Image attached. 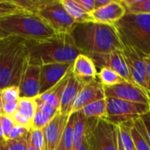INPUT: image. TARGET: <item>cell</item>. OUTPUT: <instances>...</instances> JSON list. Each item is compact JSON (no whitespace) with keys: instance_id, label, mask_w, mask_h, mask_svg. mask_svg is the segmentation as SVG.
Instances as JSON below:
<instances>
[{"instance_id":"obj_1","label":"cell","mask_w":150,"mask_h":150,"mask_svg":"<svg viewBox=\"0 0 150 150\" xmlns=\"http://www.w3.org/2000/svg\"><path fill=\"white\" fill-rule=\"evenodd\" d=\"M81 54L88 56L123 48L114 25L97 22L76 24L70 33Z\"/></svg>"},{"instance_id":"obj_2","label":"cell","mask_w":150,"mask_h":150,"mask_svg":"<svg viewBox=\"0 0 150 150\" xmlns=\"http://www.w3.org/2000/svg\"><path fill=\"white\" fill-rule=\"evenodd\" d=\"M29 63L44 65L49 63L73 64L81 54L70 33H55L52 37L26 40Z\"/></svg>"},{"instance_id":"obj_3","label":"cell","mask_w":150,"mask_h":150,"mask_svg":"<svg viewBox=\"0 0 150 150\" xmlns=\"http://www.w3.org/2000/svg\"><path fill=\"white\" fill-rule=\"evenodd\" d=\"M29 63L26 40L13 35L0 37V91L18 86Z\"/></svg>"},{"instance_id":"obj_4","label":"cell","mask_w":150,"mask_h":150,"mask_svg":"<svg viewBox=\"0 0 150 150\" xmlns=\"http://www.w3.org/2000/svg\"><path fill=\"white\" fill-rule=\"evenodd\" d=\"M114 26L123 46L150 56V14L126 13Z\"/></svg>"},{"instance_id":"obj_5","label":"cell","mask_w":150,"mask_h":150,"mask_svg":"<svg viewBox=\"0 0 150 150\" xmlns=\"http://www.w3.org/2000/svg\"><path fill=\"white\" fill-rule=\"evenodd\" d=\"M0 31L4 35H13L25 40H43L55 34L38 14L25 11L0 18Z\"/></svg>"},{"instance_id":"obj_6","label":"cell","mask_w":150,"mask_h":150,"mask_svg":"<svg viewBox=\"0 0 150 150\" xmlns=\"http://www.w3.org/2000/svg\"><path fill=\"white\" fill-rule=\"evenodd\" d=\"M106 120L119 126L127 121H134L150 112V105L125 101L118 98H106Z\"/></svg>"},{"instance_id":"obj_7","label":"cell","mask_w":150,"mask_h":150,"mask_svg":"<svg viewBox=\"0 0 150 150\" xmlns=\"http://www.w3.org/2000/svg\"><path fill=\"white\" fill-rule=\"evenodd\" d=\"M55 33H70L76 25L61 0H47L37 13Z\"/></svg>"},{"instance_id":"obj_8","label":"cell","mask_w":150,"mask_h":150,"mask_svg":"<svg viewBox=\"0 0 150 150\" xmlns=\"http://www.w3.org/2000/svg\"><path fill=\"white\" fill-rule=\"evenodd\" d=\"M90 150H119V129L106 120H98L88 137Z\"/></svg>"},{"instance_id":"obj_9","label":"cell","mask_w":150,"mask_h":150,"mask_svg":"<svg viewBox=\"0 0 150 150\" xmlns=\"http://www.w3.org/2000/svg\"><path fill=\"white\" fill-rule=\"evenodd\" d=\"M106 98H118L125 101L150 105V97L147 91L137 84L124 81L112 87H104Z\"/></svg>"},{"instance_id":"obj_10","label":"cell","mask_w":150,"mask_h":150,"mask_svg":"<svg viewBox=\"0 0 150 150\" xmlns=\"http://www.w3.org/2000/svg\"><path fill=\"white\" fill-rule=\"evenodd\" d=\"M90 57L94 62L98 71L103 68H108L117 72L126 81L134 83L122 49L115 50L107 54H91L90 55Z\"/></svg>"},{"instance_id":"obj_11","label":"cell","mask_w":150,"mask_h":150,"mask_svg":"<svg viewBox=\"0 0 150 150\" xmlns=\"http://www.w3.org/2000/svg\"><path fill=\"white\" fill-rule=\"evenodd\" d=\"M122 52L125 56L134 83L138 86H140L141 88H142L149 94L146 58L141 55L134 48L127 46H123Z\"/></svg>"},{"instance_id":"obj_12","label":"cell","mask_w":150,"mask_h":150,"mask_svg":"<svg viewBox=\"0 0 150 150\" xmlns=\"http://www.w3.org/2000/svg\"><path fill=\"white\" fill-rule=\"evenodd\" d=\"M69 63H49L40 66V95L57 84L72 69ZM39 95V96H40Z\"/></svg>"},{"instance_id":"obj_13","label":"cell","mask_w":150,"mask_h":150,"mask_svg":"<svg viewBox=\"0 0 150 150\" xmlns=\"http://www.w3.org/2000/svg\"><path fill=\"white\" fill-rule=\"evenodd\" d=\"M105 98V95L104 86L97 77L96 79L84 84L79 91L74 101L71 113L80 112L86 105Z\"/></svg>"},{"instance_id":"obj_14","label":"cell","mask_w":150,"mask_h":150,"mask_svg":"<svg viewBox=\"0 0 150 150\" xmlns=\"http://www.w3.org/2000/svg\"><path fill=\"white\" fill-rule=\"evenodd\" d=\"M40 66L28 63L20 80V98H36L40 95Z\"/></svg>"},{"instance_id":"obj_15","label":"cell","mask_w":150,"mask_h":150,"mask_svg":"<svg viewBox=\"0 0 150 150\" xmlns=\"http://www.w3.org/2000/svg\"><path fill=\"white\" fill-rule=\"evenodd\" d=\"M69 115L58 113L48 125L42 129L45 150H56L62 142V137Z\"/></svg>"},{"instance_id":"obj_16","label":"cell","mask_w":150,"mask_h":150,"mask_svg":"<svg viewBox=\"0 0 150 150\" xmlns=\"http://www.w3.org/2000/svg\"><path fill=\"white\" fill-rule=\"evenodd\" d=\"M125 14L126 9L121 1L112 0L107 5L93 11L91 16L93 22L114 25Z\"/></svg>"},{"instance_id":"obj_17","label":"cell","mask_w":150,"mask_h":150,"mask_svg":"<svg viewBox=\"0 0 150 150\" xmlns=\"http://www.w3.org/2000/svg\"><path fill=\"white\" fill-rule=\"evenodd\" d=\"M72 74L83 84L90 83L98 76L97 67L92 59L83 54H80L72 65Z\"/></svg>"},{"instance_id":"obj_18","label":"cell","mask_w":150,"mask_h":150,"mask_svg":"<svg viewBox=\"0 0 150 150\" xmlns=\"http://www.w3.org/2000/svg\"><path fill=\"white\" fill-rule=\"evenodd\" d=\"M83 83H81L78 79H76L71 70V75L69 76V82L65 87V90L63 91L62 100H61V105L59 113L63 115H70L72 111V106L74 104V101L79 93V91L83 87Z\"/></svg>"},{"instance_id":"obj_19","label":"cell","mask_w":150,"mask_h":150,"mask_svg":"<svg viewBox=\"0 0 150 150\" xmlns=\"http://www.w3.org/2000/svg\"><path fill=\"white\" fill-rule=\"evenodd\" d=\"M70 75H71V70L57 84H55L54 87H52L47 92L40 95L37 98L39 99H40V100H42V101L51 105L52 106L55 107L56 109L60 110L62 97L63 91L65 90V87H66V85H67V83L69 82Z\"/></svg>"},{"instance_id":"obj_20","label":"cell","mask_w":150,"mask_h":150,"mask_svg":"<svg viewBox=\"0 0 150 150\" xmlns=\"http://www.w3.org/2000/svg\"><path fill=\"white\" fill-rule=\"evenodd\" d=\"M61 2L76 24L92 21L91 13L86 11L76 0H61Z\"/></svg>"},{"instance_id":"obj_21","label":"cell","mask_w":150,"mask_h":150,"mask_svg":"<svg viewBox=\"0 0 150 150\" xmlns=\"http://www.w3.org/2000/svg\"><path fill=\"white\" fill-rule=\"evenodd\" d=\"M132 137L136 150H150L149 140L147 136L146 129L141 118L134 122V127L132 128Z\"/></svg>"},{"instance_id":"obj_22","label":"cell","mask_w":150,"mask_h":150,"mask_svg":"<svg viewBox=\"0 0 150 150\" xmlns=\"http://www.w3.org/2000/svg\"><path fill=\"white\" fill-rule=\"evenodd\" d=\"M87 118H96L105 120L107 115V100L106 98L97 100L80 111Z\"/></svg>"},{"instance_id":"obj_23","label":"cell","mask_w":150,"mask_h":150,"mask_svg":"<svg viewBox=\"0 0 150 150\" xmlns=\"http://www.w3.org/2000/svg\"><path fill=\"white\" fill-rule=\"evenodd\" d=\"M134 121H127L118 126L119 129V138L120 139L125 150H136L133 137H132V128L134 127Z\"/></svg>"},{"instance_id":"obj_24","label":"cell","mask_w":150,"mask_h":150,"mask_svg":"<svg viewBox=\"0 0 150 150\" xmlns=\"http://www.w3.org/2000/svg\"><path fill=\"white\" fill-rule=\"evenodd\" d=\"M97 77L104 87H112L126 81L117 72L108 68H103L99 69L98 71Z\"/></svg>"},{"instance_id":"obj_25","label":"cell","mask_w":150,"mask_h":150,"mask_svg":"<svg viewBox=\"0 0 150 150\" xmlns=\"http://www.w3.org/2000/svg\"><path fill=\"white\" fill-rule=\"evenodd\" d=\"M126 13L150 14V0H122Z\"/></svg>"},{"instance_id":"obj_26","label":"cell","mask_w":150,"mask_h":150,"mask_svg":"<svg viewBox=\"0 0 150 150\" xmlns=\"http://www.w3.org/2000/svg\"><path fill=\"white\" fill-rule=\"evenodd\" d=\"M76 119V112L69 115V120L65 127V129L62 137V145L65 150H73V140H74V127Z\"/></svg>"},{"instance_id":"obj_27","label":"cell","mask_w":150,"mask_h":150,"mask_svg":"<svg viewBox=\"0 0 150 150\" xmlns=\"http://www.w3.org/2000/svg\"><path fill=\"white\" fill-rule=\"evenodd\" d=\"M35 112H36L35 98H20L18 100L17 112L28 118L30 120L33 121Z\"/></svg>"},{"instance_id":"obj_28","label":"cell","mask_w":150,"mask_h":150,"mask_svg":"<svg viewBox=\"0 0 150 150\" xmlns=\"http://www.w3.org/2000/svg\"><path fill=\"white\" fill-rule=\"evenodd\" d=\"M30 136L31 132L19 139L7 140L3 142L4 149V150H28Z\"/></svg>"},{"instance_id":"obj_29","label":"cell","mask_w":150,"mask_h":150,"mask_svg":"<svg viewBox=\"0 0 150 150\" xmlns=\"http://www.w3.org/2000/svg\"><path fill=\"white\" fill-rule=\"evenodd\" d=\"M14 2L25 11L37 14L47 4V0H14Z\"/></svg>"},{"instance_id":"obj_30","label":"cell","mask_w":150,"mask_h":150,"mask_svg":"<svg viewBox=\"0 0 150 150\" xmlns=\"http://www.w3.org/2000/svg\"><path fill=\"white\" fill-rule=\"evenodd\" d=\"M1 98L3 104L18 103L20 99L18 86H10L1 91Z\"/></svg>"},{"instance_id":"obj_31","label":"cell","mask_w":150,"mask_h":150,"mask_svg":"<svg viewBox=\"0 0 150 150\" xmlns=\"http://www.w3.org/2000/svg\"><path fill=\"white\" fill-rule=\"evenodd\" d=\"M20 11L23 10L14 2V0L0 1V18L18 12Z\"/></svg>"},{"instance_id":"obj_32","label":"cell","mask_w":150,"mask_h":150,"mask_svg":"<svg viewBox=\"0 0 150 150\" xmlns=\"http://www.w3.org/2000/svg\"><path fill=\"white\" fill-rule=\"evenodd\" d=\"M30 143L35 150H45L43 131L37 129L31 130Z\"/></svg>"},{"instance_id":"obj_33","label":"cell","mask_w":150,"mask_h":150,"mask_svg":"<svg viewBox=\"0 0 150 150\" xmlns=\"http://www.w3.org/2000/svg\"><path fill=\"white\" fill-rule=\"evenodd\" d=\"M0 121H1L2 130H3L4 139V141H7L10 137L12 128L15 126V123H14L12 118L5 116V115H0Z\"/></svg>"},{"instance_id":"obj_34","label":"cell","mask_w":150,"mask_h":150,"mask_svg":"<svg viewBox=\"0 0 150 150\" xmlns=\"http://www.w3.org/2000/svg\"><path fill=\"white\" fill-rule=\"evenodd\" d=\"M31 132V130H28L27 128H25L23 127L15 125L14 127L12 128L10 137L8 140H16V139H19L25 135H26L27 134H29Z\"/></svg>"},{"instance_id":"obj_35","label":"cell","mask_w":150,"mask_h":150,"mask_svg":"<svg viewBox=\"0 0 150 150\" xmlns=\"http://www.w3.org/2000/svg\"><path fill=\"white\" fill-rule=\"evenodd\" d=\"M18 103H7L3 104V115L12 118V116L16 113L18 110Z\"/></svg>"},{"instance_id":"obj_36","label":"cell","mask_w":150,"mask_h":150,"mask_svg":"<svg viewBox=\"0 0 150 150\" xmlns=\"http://www.w3.org/2000/svg\"><path fill=\"white\" fill-rule=\"evenodd\" d=\"M76 2L89 13L95 10V0H76Z\"/></svg>"},{"instance_id":"obj_37","label":"cell","mask_w":150,"mask_h":150,"mask_svg":"<svg viewBox=\"0 0 150 150\" xmlns=\"http://www.w3.org/2000/svg\"><path fill=\"white\" fill-rule=\"evenodd\" d=\"M142 122H143V125L145 127V129H146V134H147V136L150 142V112H148L147 114L143 115L141 117Z\"/></svg>"},{"instance_id":"obj_38","label":"cell","mask_w":150,"mask_h":150,"mask_svg":"<svg viewBox=\"0 0 150 150\" xmlns=\"http://www.w3.org/2000/svg\"><path fill=\"white\" fill-rule=\"evenodd\" d=\"M112 0H95V10L107 5Z\"/></svg>"},{"instance_id":"obj_39","label":"cell","mask_w":150,"mask_h":150,"mask_svg":"<svg viewBox=\"0 0 150 150\" xmlns=\"http://www.w3.org/2000/svg\"><path fill=\"white\" fill-rule=\"evenodd\" d=\"M74 150H90V147H89V142H88V138H86L82 144H80L76 149Z\"/></svg>"},{"instance_id":"obj_40","label":"cell","mask_w":150,"mask_h":150,"mask_svg":"<svg viewBox=\"0 0 150 150\" xmlns=\"http://www.w3.org/2000/svg\"><path fill=\"white\" fill-rule=\"evenodd\" d=\"M146 61H147V72H148V90L150 96V60L149 58H146Z\"/></svg>"},{"instance_id":"obj_41","label":"cell","mask_w":150,"mask_h":150,"mask_svg":"<svg viewBox=\"0 0 150 150\" xmlns=\"http://www.w3.org/2000/svg\"><path fill=\"white\" fill-rule=\"evenodd\" d=\"M0 115H3V102L1 98V91H0Z\"/></svg>"},{"instance_id":"obj_42","label":"cell","mask_w":150,"mask_h":150,"mask_svg":"<svg viewBox=\"0 0 150 150\" xmlns=\"http://www.w3.org/2000/svg\"><path fill=\"white\" fill-rule=\"evenodd\" d=\"M119 150H125L123 145H122V142H121V141H120V138H119Z\"/></svg>"},{"instance_id":"obj_43","label":"cell","mask_w":150,"mask_h":150,"mask_svg":"<svg viewBox=\"0 0 150 150\" xmlns=\"http://www.w3.org/2000/svg\"><path fill=\"white\" fill-rule=\"evenodd\" d=\"M0 139H1L2 141H4V135H3V130H2V127H1V121H0Z\"/></svg>"},{"instance_id":"obj_44","label":"cell","mask_w":150,"mask_h":150,"mask_svg":"<svg viewBox=\"0 0 150 150\" xmlns=\"http://www.w3.org/2000/svg\"><path fill=\"white\" fill-rule=\"evenodd\" d=\"M56 150H65V149L63 148V146L62 145V143H60V145L58 146V148L56 149Z\"/></svg>"},{"instance_id":"obj_45","label":"cell","mask_w":150,"mask_h":150,"mask_svg":"<svg viewBox=\"0 0 150 150\" xmlns=\"http://www.w3.org/2000/svg\"><path fill=\"white\" fill-rule=\"evenodd\" d=\"M0 150H4V146H3V143L0 145Z\"/></svg>"},{"instance_id":"obj_46","label":"cell","mask_w":150,"mask_h":150,"mask_svg":"<svg viewBox=\"0 0 150 150\" xmlns=\"http://www.w3.org/2000/svg\"><path fill=\"white\" fill-rule=\"evenodd\" d=\"M4 142H5V141H2V140L0 139V145H1V144H2V143Z\"/></svg>"},{"instance_id":"obj_47","label":"cell","mask_w":150,"mask_h":150,"mask_svg":"<svg viewBox=\"0 0 150 150\" xmlns=\"http://www.w3.org/2000/svg\"><path fill=\"white\" fill-rule=\"evenodd\" d=\"M1 36H4V34H3V33H1V31H0V37H1Z\"/></svg>"},{"instance_id":"obj_48","label":"cell","mask_w":150,"mask_h":150,"mask_svg":"<svg viewBox=\"0 0 150 150\" xmlns=\"http://www.w3.org/2000/svg\"><path fill=\"white\" fill-rule=\"evenodd\" d=\"M147 58H149V60H150V56H149V57H147Z\"/></svg>"}]
</instances>
